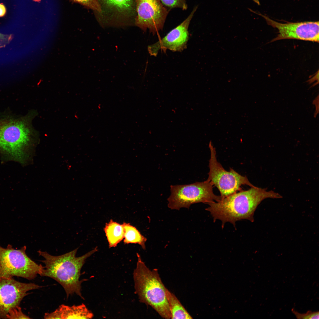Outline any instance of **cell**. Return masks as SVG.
Segmentation results:
<instances>
[{"label": "cell", "mask_w": 319, "mask_h": 319, "mask_svg": "<svg viewBox=\"0 0 319 319\" xmlns=\"http://www.w3.org/2000/svg\"><path fill=\"white\" fill-rule=\"evenodd\" d=\"M32 114L17 115L9 109L0 112V155L2 161L26 163L34 132Z\"/></svg>", "instance_id": "obj_1"}, {"label": "cell", "mask_w": 319, "mask_h": 319, "mask_svg": "<svg viewBox=\"0 0 319 319\" xmlns=\"http://www.w3.org/2000/svg\"><path fill=\"white\" fill-rule=\"evenodd\" d=\"M282 197L272 190L255 186L235 193L218 201L209 203V206L206 209L210 213L214 222L217 219L221 221L222 227L228 222L235 227V222L242 219L253 222L255 211L264 200Z\"/></svg>", "instance_id": "obj_2"}, {"label": "cell", "mask_w": 319, "mask_h": 319, "mask_svg": "<svg viewBox=\"0 0 319 319\" xmlns=\"http://www.w3.org/2000/svg\"><path fill=\"white\" fill-rule=\"evenodd\" d=\"M78 249L77 248L58 256L38 251L39 255L44 258L40 261L45 265L42 266L39 275L51 278L58 282L64 289L67 298L70 295L76 294L84 300L81 292V284L86 279L79 280L81 270L86 260L97 252V248L96 247L85 254L77 257Z\"/></svg>", "instance_id": "obj_3"}, {"label": "cell", "mask_w": 319, "mask_h": 319, "mask_svg": "<svg viewBox=\"0 0 319 319\" xmlns=\"http://www.w3.org/2000/svg\"><path fill=\"white\" fill-rule=\"evenodd\" d=\"M137 260L133 273L135 293L140 302L151 307L162 318L171 319L166 295V288L157 269L150 270L137 253Z\"/></svg>", "instance_id": "obj_4"}, {"label": "cell", "mask_w": 319, "mask_h": 319, "mask_svg": "<svg viewBox=\"0 0 319 319\" xmlns=\"http://www.w3.org/2000/svg\"><path fill=\"white\" fill-rule=\"evenodd\" d=\"M26 249L25 246L17 249L10 244L6 248L0 245V279L17 276L31 280L39 275L42 266L31 259Z\"/></svg>", "instance_id": "obj_5"}, {"label": "cell", "mask_w": 319, "mask_h": 319, "mask_svg": "<svg viewBox=\"0 0 319 319\" xmlns=\"http://www.w3.org/2000/svg\"><path fill=\"white\" fill-rule=\"evenodd\" d=\"M213 186L207 180L189 184L171 185L168 206L172 209L179 210L182 208H188L195 203L208 204L214 201H218L221 197L214 193Z\"/></svg>", "instance_id": "obj_6"}, {"label": "cell", "mask_w": 319, "mask_h": 319, "mask_svg": "<svg viewBox=\"0 0 319 319\" xmlns=\"http://www.w3.org/2000/svg\"><path fill=\"white\" fill-rule=\"evenodd\" d=\"M210 151L209 160V171L208 181H210L219 191L221 199L241 191L240 186L247 185L251 187L255 186L249 181L246 176L239 174L230 168V171H226L217 160L215 148L211 142L209 144Z\"/></svg>", "instance_id": "obj_7"}, {"label": "cell", "mask_w": 319, "mask_h": 319, "mask_svg": "<svg viewBox=\"0 0 319 319\" xmlns=\"http://www.w3.org/2000/svg\"><path fill=\"white\" fill-rule=\"evenodd\" d=\"M136 25L153 35L162 29L168 12L160 0H136Z\"/></svg>", "instance_id": "obj_8"}, {"label": "cell", "mask_w": 319, "mask_h": 319, "mask_svg": "<svg viewBox=\"0 0 319 319\" xmlns=\"http://www.w3.org/2000/svg\"><path fill=\"white\" fill-rule=\"evenodd\" d=\"M256 13L263 17L268 25L278 29L279 34L271 42L285 39H296L319 42L318 21L282 23L266 15Z\"/></svg>", "instance_id": "obj_9"}, {"label": "cell", "mask_w": 319, "mask_h": 319, "mask_svg": "<svg viewBox=\"0 0 319 319\" xmlns=\"http://www.w3.org/2000/svg\"><path fill=\"white\" fill-rule=\"evenodd\" d=\"M42 287L33 283H24L13 278L0 279V319H6L12 308L19 306L30 290Z\"/></svg>", "instance_id": "obj_10"}, {"label": "cell", "mask_w": 319, "mask_h": 319, "mask_svg": "<svg viewBox=\"0 0 319 319\" xmlns=\"http://www.w3.org/2000/svg\"><path fill=\"white\" fill-rule=\"evenodd\" d=\"M197 8V7L195 8L185 20L164 37L148 46V51L150 55L156 56L160 50L164 52L167 49L173 51H181L186 48L189 39L188 27Z\"/></svg>", "instance_id": "obj_11"}, {"label": "cell", "mask_w": 319, "mask_h": 319, "mask_svg": "<svg viewBox=\"0 0 319 319\" xmlns=\"http://www.w3.org/2000/svg\"><path fill=\"white\" fill-rule=\"evenodd\" d=\"M93 313L83 303L69 306L62 304L54 311L45 314V319H91Z\"/></svg>", "instance_id": "obj_12"}, {"label": "cell", "mask_w": 319, "mask_h": 319, "mask_svg": "<svg viewBox=\"0 0 319 319\" xmlns=\"http://www.w3.org/2000/svg\"><path fill=\"white\" fill-rule=\"evenodd\" d=\"M104 231L109 248L116 247L123 239L124 230L122 224L111 219L105 224Z\"/></svg>", "instance_id": "obj_13"}, {"label": "cell", "mask_w": 319, "mask_h": 319, "mask_svg": "<svg viewBox=\"0 0 319 319\" xmlns=\"http://www.w3.org/2000/svg\"><path fill=\"white\" fill-rule=\"evenodd\" d=\"M166 295L171 314V319L193 318L176 296L167 288Z\"/></svg>", "instance_id": "obj_14"}, {"label": "cell", "mask_w": 319, "mask_h": 319, "mask_svg": "<svg viewBox=\"0 0 319 319\" xmlns=\"http://www.w3.org/2000/svg\"><path fill=\"white\" fill-rule=\"evenodd\" d=\"M124 228L123 242L125 244H137L145 250V243L147 239L142 235L134 227L129 223L123 222L122 224Z\"/></svg>", "instance_id": "obj_15"}, {"label": "cell", "mask_w": 319, "mask_h": 319, "mask_svg": "<svg viewBox=\"0 0 319 319\" xmlns=\"http://www.w3.org/2000/svg\"><path fill=\"white\" fill-rule=\"evenodd\" d=\"M106 6L121 13H129L133 10L134 0H100Z\"/></svg>", "instance_id": "obj_16"}, {"label": "cell", "mask_w": 319, "mask_h": 319, "mask_svg": "<svg viewBox=\"0 0 319 319\" xmlns=\"http://www.w3.org/2000/svg\"><path fill=\"white\" fill-rule=\"evenodd\" d=\"M98 12H102L101 6L98 0H70Z\"/></svg>", "instance_id": "obj_17"}, {"label": "cell", "mask_w": 319, "mask_h": 319, "mask_svg": "<svg viewBox=\"0 0 319 319\" xmlns=\"http://www.w3.org/2000/svg\"><path fill=\"white\" fill-rule=\"evenodd\" d=\"M29 316L24 314L21 307L18 306L10 309L6 316V319H30Z\"/></svg>", "instance_id": "obj_18"}, {"label": "cell", "mask_w": 319, "mask_h": 319, "mask_svg": "<svg viewBox=\"0 0 319 319\" xmlns=\"http://www.w3.org/2000/svg\"><path fill=\"white\" fill-rule=\"evenodd\" d=\"M161 3L171 8H179L186 9L187 5L185 0H160Z\"/></svg>", "instance_id": "obj_19"}, {"label": "cell", "mask_w": 319, "mask_h": 319, "mask_svg": "<svg viewBox=\"0 0 319 319\" xmlns=\"http://www.w3.org/2000/svg\"><path fill=\"white\" fill-rule=\"evenodd\" d=\"M292 311L297 318L298 319H319V314L318 311L312 312L309 311L304 314L300 313L294 310H292Z\"/></svg>", "instance_id": "obj_20"}, {"label": "cell", "mask_w": 319, "mask_h": 319, "mask_svg": "<svg viewBox=\"0 0 319 319\" xmlns=\"http://www.w3.org/2000/svg\"><path fill=\"white\" fill-rule=\"evenodd\" d=\"M13 38L12 34H4L0 32V49L8 45Z\"/></svg>", "instance_id": "obj_21"}, {"label": "cell", "mask_w": 319, "mask_h": 319, "mask_svg": "<svg viewBox=\"0 0 319 319\" xmlns=\"http://www.w3.org/2000/svg\"><path fill=\"white\" fill-rule=\"evenodd\" d=\"M313 104L315 105L316 108L315 111L314 113V117H315L319 113V95H318L314 100Z\"/></svg>", "instance_id": "obj_22"}, {"label": "cell", "mask_w": 319, "mask_h": 319, "mask_svg": "<svg viewBox=\"0 0 319 319\" xmlns=\"http://www.w3.org/2000/svg\"><path fill=\"white\" fill-rule=\"evenodd\" d=\"M6 13V9L2 3H0V17L4 16Z\"/></svg>", "instance_id": "obj_23"}, {"label": "cell", "mask_w": 319, "mask_h": 319, "mask_svg": "<svg viewBox=\"0 0 319 319\" xmlns=\"http://www.w3.org/2000/svg\"><path fill=\"white\" fill-rule=\"evenodd\" d=\"M252 0L255 3H256L258 5H260V2H259V0Z\"/></svg>", "instance_id": "obj_24"}, {"label": "cell", "mask_w": 319, "mask_h": 319, "mask_svg": "<svg viewBox=\"0 0 319 319\" xmlns=\"http://www.w3.org/2000/svg\"><path fill=\"white\" fill-rule=\"evenodd\" d=\"M41 0H33L35 2H40L41 1Z\"/></svg>", "instance_id": "obj_25"}]
</instances>
